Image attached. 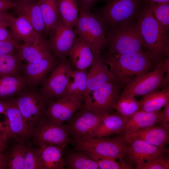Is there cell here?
<instances>
[{
    "mask_svg": "<svg viewBox=\"0 0 169 169\" xmlns=\"http://www.w3.org/2000/svg\"><path fill=\"white\" fill-rule=\"evenodd\" d=\"M103 59L110 65V71L115 78L126 84L152 70L160 61L146 50L124 54H109Z\"/></svg>",
    "mask_w": 169,
    "mask_h": 169,
    "instance_id": "6da1fadb",
    "label": "cell"
},
{
    "mask_svg": "<svg viewBox=\"0 0 169 169\" xmlns=\"http://www.w3.org/2000/svg\"><path fill=\"white\" fill-rule=\"evenodd\" d=\"M137 17L146 50L159 60L169 57L168 31L156 19L147 4L141 7Z\"/></svg>",
    "mask_w": 169,
    "mask_h": 169,
    "instance_id": "7a4b0ae2",
    "label": "cell"
},
{
    "mask_svg": "<svg viewBox=\"0 0 169 169\" xmlns=\"http://www.w3.org/2000/svg\"><path fill=\"white\" fill-rule=\"evenodd\" d=\"M106 39L110 54H124L144 51L145 44L137 16L109 30Z\"/></svg>",
    "mask_w": 169,
    "mask_h": 169,
    "instance_id": "3957f363",
    "label": "cell"
},
{
    "mask_svg": "<svg viewBox=\"0 0 169 169\" xmlns=\"http://www.w3.org/2000/svg\"><path fill=\"white\" fill-rule=\"evenodd\" d=\"M70 143L78 151L90 152L115 159L119 158L121 163L129 164L124 161L127 142L124 137L112 139L92 137L73 138H70Z\"/></svg>",
    "mask_w": 169,
    "mask_h": 169,
    "instance_id": "277c9868",
    "label": "cell"
},
{
    "mask_svg": "<svg viewBox=\"0 0 169 169\" xmlns=\"http://www.w3.org/2000/svg\"><path fill=\"white\" fill-rule=\"evenodd\" d=\"M79 8V18L74 30L77 36L89 46L94 55H100L107 44L106 30L96 15Z\"/></svg>",
    "mask_w": 169,
    "mask_h": 169,
    "instance_id": "5b68a950",
    "label": "cell"
},
{
    "mask_svg": "<svg viewBox=\"0 0 169 169\" xmlns=\"http://www.w3.org/2000/svg\"><path fill=\"white\" fill-rule=\"evenodd\" d=\"M141 0H107L96 15L105 30L110 29L137 17Z\"/></svg>",
    "mask_w": 169,
    "mask_h": 169,
    "instance_id": "8992f818",
    "label": "cell"
},
{
    "mask_svg": "<svg viewBox=\"0 0 169 169\" xmlns=\"http://www.w3.org/2000/svg\"><path fill=\"white\" fill-rule=\"evenodd\" d=\"M126 85L115 78L85 96L84 108L104 115L110 114Z\"/></svg>",
    "mask_w": 169,
    "mask_h": 169,
    "instance_id": "52a82bcc",
    "label": "cell"
},
{
    "mask_svg": "<svg viewBox=\"0 0 169 169\" xmlns=\"http://www.w3.org/2000/svg\"><path fill=\"white\" fill-rule=\"evenodd\" d=\"M16 103L33 133L39 120L45 116L48 101L36 88L27 87L14 98Z\"/></svg>",
    "mask_w": 169,
    "mask_h": 169,
    "instance_id": "ba28073f",
    "label": "cell"
},
{
    "mask_svg": "<svg viewBox=\"0 0 169 169\" xmlns=\"http://www.w3.org/2000/svg\"><path fill=\"white\" fill-rule=\"evenodd\" d=\"M169 72V58L161 60L153 69L126 84L120 96L144 95L166 86L165 74Z\"/></svg>",
    "mask_w": 169,
    "mask_h": 169,
    "instance_id": "9c48e42d",
    "label": "cell"
},
{
    "mask_svg": "<svg viewBox=\"0 0 169 169\" xmlns=\"http://www.w3.org/2000/svg\"><path fill=\"white\" fill-rule=\"evenodd\" d=\"M6 114L4 138L11 139L16 142H24L32 137V133L22 116L16 103L14 98L0 99Z\"/></svg>",
    "mask_w": 169,
    "mask_h": 169,
    "instance_id": "30bf717a",
    "label": "cell"
},
{
    "mask_svg": "<svg viewBox=\"0 0 169 169\" xmlns=\"http://www.w3.org/2000/svg\"><path fill=\"white\" fill-rule=\"evenodd\" d=\"M66 125L57 123L45 117L37 123L33 133V142L39 146H66L70 138Z\"/></svg>",
    "mask_w": 169,
    "mask_h": 169,
    "instance_id": "8fae6325",
    "label": "cell"
},
{
    "mask_svg": "<svg viewBox=\"0 0 169 169\" xmlns=\"http://www.w3.org/2000/svg\"><path fill=\"white\" fill-rule=\"evenodd\" d=\"M49 33L50 38L48 41L51 52L61 61L67 60L77 38L73 28L65 23L60 16Z\"/></svg>",
    "mask_w": 169,
    "mask_h": 169,
    "instance_id": "7c38bea8",
    "label": "cell"
},
{
    "mask_svg": "<svg viewBox=\"0 0 169 169\" xmlns=\"http://www.w3.org/2000/svg\"><path fill=\"white\" fill-rule=\"evenodd\" d=\"M72 69L67 60L58 64L42 84L41 94L48 101L60 99L65 94Z\"/></svg>",
    "mask_w": 169,
    "mask_h": 169,
    "instance_id": "4fadbf2b",
    "label": "cell"
},
{
    "mask_svg": "<svg viewBox=\"0 0 169 169\" xmlns=\"http://www.w3.org/2000/svg\"><path fill=\"white\" fill-rule=\"evenodd\" d=\"M125 139L127 142L126 156L129 164L135 165L136 168L169 152L168 149L165 146L152 145L138 138Z\"/></svg>",
    "mask_w": 169,
    "mask_h": 169,
    "instance_id": "5bb4252c",
    "label": "cell"
},
{
    "mask_svg": "<svg viewBox=\"0 0 169 169\" xmlns=\"http://www.w3.org/2000/svg\"><path fill=\"white\" fill-rule=\"evenodd\" d=\"M84 99L74 95H66L55 101H48L45 117L62 124L70 120L75 113L82 107Z\"/></svg>",
    "mask_w": 169,
    "mask_h": 169,
    "instance_id": "9a60e30c",
    "label": "cell"
},
{
    "mask_svg": "<svg viewBox=\"0 0 169 169\" xmlns=\"http://www.w3.org/2000/svg\"><path fill=\"white\" fill-rule=\"evenodd\" d=\"M105 115L84 108L66 125L69 135L73 138L91 137Z\"/></svg>",
    "mask_w": 169,
    "mask_h": 169,
    "instance_id": "2e32d148",
    "label": "cell"
},
{
    "mask_svg": "<svg viewBox=\"0 0 169 169\" xmlns=\"http://www.w3.org/2000/svg\"><path fill=\"white\" fill-rule=\"evenodd\" d=\"M56 57L53 54L36 63L23 64L21 73L25 79L27 86L36 88L42 84L48 74L57 65Z\"/></svg>",
    "mask_w": 169,
    "mask_h": 169,
    "instance_id": "e0dca14e",
    "label": "cell"
},
{
    "mask_svg": "<svg viewBox=\"0 0 169 169\" xmlns=\"http://www.w3.org/2000/svg\"><path fill=\"white\" fill-rule=\"evenodd\" d=\"M89 67L87 73L86 95L101 87L115 78L108 69L100 55H94L93 62Z\"/></svg>",
    "mask_w": 169,
    "mask_h": 169,
    "instance_id": "ac0fdd59",
    "label": "cell"
},
{
    "mask_svg": "<svg viewBox=\"0 0 169 169\" xmlns=\"http://www.w3.org/2000/svg\"><path fill=\"white\" fill-rule=\"evenodd\" d=\"M14 8L18 16L22 17L31 24L39 35L45 33V28L39 7L34 0H19L15 2Z\"/></svg>",
    "mask_w": 169,
    "mask_h": 169,
    "instance_id": "d6986e66",
    "label": "cell"
},
{
    "mask_svg": "<svg viewBox=\"0 0 169 169\" xmlns=\"http://www.w3.org/2000/svg\"><path fill=\"white\" fill-rule=\"evenodd\" d=\"M8 24L12 37L16 43L23 41L25 44L31 43L36 42L42 38L29 22L22 17L16 18L10 15Z\"/></svg>",
    "mask_w": 169,
    "mask_h": 169,
    "instance_id": "ffe728a7",
    "label": "cell"
},
{
    "mask_svg": "<svg viewBox=\"0 0 169 169\" xmlns=\"http://www.w3.org/2000/svg\"><path fill=\"white\" fill-rule=\"evenodd\" d=\"M18 50L21 60L27 63H36L53 55L48 41L42 38L35 42L20 45Z\"/></svg>",
    "mask_w": 169,
    "mask_h": 169,
    "instance_id": "44dd1931",
    "label": "cell"
},
{
    "mask_svg": "<svg viewBox=\"0 0 169 169\" xmlns=\"http://www.w3.org/2000/svg\"><path fill=\"white\" fill-rule=\"evenodd\" d=\"M66 146H39V169H64L65 164L63 151Z\"/></svg>",
    "mask_w": 169,
    "mask_h": 169,
    "instance_id": "7402d4cb",
    "label": "cell"
},
{
    "mask_svg": "<svg viewBox=\"0 0 169 169\" xmlns=\"http://www.w3.org/2000/svg\"><path fill=\"white\" fill-rule=\"evenodd\" d=\"M124 137L138 138L152 145L165 146L169 143V130L160 125H153L139 129Z\"/></svg>",
    "mask_w": 169,
    "mask_h": 169,
    "instance_id": "603a6c76",
    "label": "cell"
},
{
    "mask_svg": "<svg viewBox=\"0 0 169 169\" xmlns=\"http://www.w3.org/2000/svg\"><path fill=\"white\" fill-rule=\"evenodd\" d=\"M161 111L149 112L141 110L137 112L125 123L122 132L124 136L140 129L150 127L158 123Z\"/></svg>",
    "mask_w": 169,
    "mask_h": 169,
    "instance_id": "cb8c5ba5",
    "label": "cell"
},
{
    "mask_svg": "<svg viewBox=\"0 0 169 169\" xmlns=\"http://www.w3.org/2000/svg\"><path fill=\"white\" fill-rule=\"evenodd\" d=\"M69 56L76 70L80 71H85L89 67L94 57L89 46L77 36Z\"/></svg>",
    "mask_w": 169,
    "mask_h": 169,
    "instance_id": "d4e9b609",
    "label": "cell"
},
{
    "mask_svg": "<svg viewBox=\"0 0 169 169\" xmlns=\"http://www.w3.org/2000/svg\"><path fill=\"white\" fill-rule=\"evenodd\" d=\"M129 119L118 114L106 115L91 137L102 138L113 134L120 133Z\"/></svg>",
    "mask_w": 169,
    "mask_h": 169,
    "instance_id": "484cf974",
    "label": "cell"
},
{
    "mask_svg": "<svg viewBox=\"0 0 169 169\" xmlns=\"http://www.w3.org/2000/svg\"><path fill=\"white\" fill-rule=\"evenodd\" d=\"M140 110L149 112L160 110L169 102V87L161 90H155L143 95Z\"/></svg>",
    "mask_w": 169,
    "mask_h": 169,
    "instance_id": "4316f807",
    "label": "cell"
},
{
    "mask_svg": "<svg viewBox=\"0 0 169 169\" xmlns=\"http://www.w3.org/2000/svg\"><path fill=\"white\" fill-rule=\"evenodd\" d=\"M26 87L22 75L0 78V99L17 96Z\"/></svg>",
    "mask_w": 169,
    "mask_h": 169,
    "instance_id": "83f0119b",
    "label": "cell"
},
{
    "mask_svg": "<svg viewBox=\"0 0 169 169\" xmlns=\"http://www.w3.org/2000/svg\"><path fill=\"white\" fill-rule=\"evenodd\" d=\"M86 92L87 73L85 71L72 69L64 96L74 95L84 100Z\"/></svg>",
    "mask_w": 169,
    "mask_h": 169,
    "instance_id": "f1b7e54d",
    "label": "cell"
},
{
    "mask_svg": "<svg viewBox=\"0 0 169 169\" xmlns=\"http://www.w3.org/2000/svg\"><path fill=\"white\" fill-rule=\"evenodd\" d=\"M45 28V33H49L60 17L57 0H38Z\"/></svg>",
    "mask_w": 169,
    "mask_h": 169,
    "instance_id": "f546056e",
    "label": "cell"
},
{
    "mask_svg": "<svg viewBox=\"0 0 169 169\" xmlns=\"http://www.w3.org/2000/svg\"><path fill=\"white\" fill-rule=\"evenodd\" d=\"M60 16L66 24L73 28L78 22L79 8L78 0H57Z\"/></svg>",
    "mask_w": 169,
    "mask_h": 169,
    "instance_id": "4dcf8cb0",
    "label": "cell"
},
{
    "mask_svg": "<svg viewBox=\"0 0 169 169\" xmlns=\"http://www.w3.org/2000/svg\"><path fill=\"white\" fill-rule=\"evenodd\" d=\"M21 61L17 54L0 55V78L22 75Z\"/></svg>",
    "mask_w": 169,
    "mask_h": 169,
    "instance_id": "1f68e13d",
    "label": "cell"
},
{
    "mask_svg": "<svg viewBox=\"0 0 169 169\" xmlns=\"http://www.w3.org/2000/svg\"><path fill=\"white\" fill-rule=\"evenodd\" d=\"M65 165L71 169H99L97 164L84 152L78 151L69 154L65 160Z\"/></svg>",
    "mask_w": 169,
    "mask_h": 169,
    "instance_id": "d6a6232c",
    "label": "cell"
},
{
    "mask_svg": "<svg viewBox=\"0 0 169 169\" xmlns=\"http://www.w3.org/2000/svg\"><path fill=\"white\" fill-rule=\"evenodd\" d=\"M141 100H138L134 96H120L115 103L114 109L118 114L126 118H129L140 110Z\"/></svg>",
    "mask_w": 169,
    "mask_h": 169,
    "instance_id": "836d02e7",
    "label": "cell"
},
{
    "mask_svg": "<svg viewBox=\"0 0 169 169\" xmlns=\"http://www.w3.org/2000/svg\"><path fill=\"white\" fill-rule=\"evenodd\" d=\"M146 3L156 19L169 31V2H149Z\"/></svg>",
    "mask_w": 169,
    "mask_h": 169,
    "instance_id": "e575fe53",
    "label": "cell"
},
{
    "mask_svg": "<svg viewBox=\"0 0 169 169\" xmlns=\"http://www.w3.org/2000/svg\"><path fill=\"white\" fill-rule=\"evenodd\" d=\"M27 146L24 142H17L14 145L9 156L8 168L23 169V158Z\"/></svg>",
    "mask_w": 169,
    "mask_h": 169,
    "instance_id": "d590c367",
    "label": "cell"
},
{
    "mask_svg": "<svg viewBox=\"0 0 169 169\" xmlns=\"http://www.w3.org/2000/svg\"><path fill=\"white\" fill-rule=\"evenodd\" d=\"M87 154L98 165L101 169H132L130 165L123 164L117 162L115 159L100 156L89 151H83Z\"/></svg>",
    "mask_w": 169,
    "mask_h": 169,
    "instance_id": "8d00e7d4",
    "label": "cell"
},
{
    "mask_svg": "<svg viewBox=\"0 0 169 169\" xmlns=\"http://www.w3.org/2000/svg\"><path fill=\"white\" fill-rule=\"evenodd\" d=\"M23 169H39V149L28 145L24 154Z\"/></svg>",
    "mask_w": 169,
    "mask_h": 169,
    "instance_id": "74e56055",
    "label": "cell"
},
{
    "mask_svg": "<svg viewBox=\"0 0 169 169\" xmlns=\"http://www.w3.org/2000/svg\"><path fill=\"white\" fill-rule=\"evenodd\" d=\"M137 169H168L169 158L166 154L146 162L137 167Z\"/></svg>",
    "mask_w": 169,
    "mask_h": 169,
    "instance_id": "f35d334b",
    "label": "cell"
},
{
    "mask_svg": "<svg viewBox=\"0 0 169 169\" xmlns=\"http://www.w3.org/2000/svg\"><path fill=\"white\" fill-rule=\"evenodd\" d=\"M20 45L14 41H0V55L13 53L15 49H18Z\"/></svg>",
    "mask_w": 169,
    "mask_h": 169,
    "instance_id": "ab89813d",
    "label": "cell"
},
{
    "mask_svg": "<svg viewBox=\"0 0 169 169\" xmlns=\"http://www.w3.org/2000/svg\"><path fill=\"white\" fill-rule=\"evenodd\" d=\"M164 107L163 111L160 114L158 123H159L160 126L169 130V102Z\"/></svg>",
    "mask_w": 169,
    "mask_h": 169,
    "instance_id": "60d3db41",
    "label": "cell"
},
{
    "mask_svg": "<svg viewBox=\"0 0 169 169\" xmlns=\"http://www.w3.org/2000/svg\"><path fill=\"white\" fill-rule=\"evenodd\" d=\"M7 27L6 26L0 25V41H14L10 32L7 30Z\"/></svg>",
    "mask_w": 169,
    "mask_h": 169,
    "instance_id": "b9f144b4",
    "label": "cell"
},
{
    "mask_svg": "<svg viewBox=\"0 0 169 169\" xmlns=\"http://www.w3.org/2000/svg\"><path fill=\"white\" fill-rule=\"evenodd\" d=\"M99 0H78L79 8L90 10Z\"/></svg>",
    "mask_w": 169,
    "mask_h": 169,
    "instance_id": "7bdbcfd3",
    "label": "cell"
},
{
    "mask_svg": "<svg viewBox=\"0 0 169 169\" xmlns=\"http://www.w3.org/2000/svg\"><path fill=\"white\" fill-rule=\"evenodd\" d=\"M16 5L15 2L8 0H0V11L14 8Z\"/></svg>",
    "mask_w": 169,
    "mask_h": 169,
    "instance_id": "ee69618b",
    "label": "cell"
},
{
    "mask_svg": "<svg viewBox=\"0 0 169 169\" xmlns=\"http://www.w3.org/2000/svg\"><path fill=\"white\" fill-rule=\"evenodd\" d=\"M6 11H0V25L8 27V20L10 14Z\"/></svg>",
    "mask_w": 169,
    "mask_h": 169,
    "instance_id": "f6af8a7d",
    "label": "cell"
},
{
    "mask_svg": "<svg viewBox=\"0 0 169 169\" xmlns=\"http://www.w3.org/2000/svg\"><path fill=\"white\" fill-rule=\"evenodd\" d=\"M6 141L4 138L3 134L0 133V155L2 153L3 151L5 148V142Z\"/></svg>",
    "mask_w": 169,
    "mask_h": 169,
    "instance_id": "bcb514c9",
    "label": "cell"
},
{
    "mask_svg": "<svg viewBox=\"0 0 169 169\" xmlns=\"http://www.w3.org/2000/svg\"><path fill=\"white\" fill-rule=\"evenodd\" d=\"M141 1L147 3L149 2H168L169 0H141Z\"/></svg>",
    "mask_w": 169,
    "mask_h": 169,
    "instance_id": "7dc6e473",
    "label": "cell"
},
{
    "mask_svg": "<svg viewBox=\"0 0 169 169\" xmlns=\"http://www.w3.org/2000/svg\"><path fill=\"white\" fill-rule=\"evenodd\" d=\"M2 113L6 115V113L4 107V106L0 101V114Z\"/></svg>",
    "mask_w": 169,
    "mask_h": 169,
    "instance_id": "c3c4849f",
    "label": "cell"
},
{
    "mask_svg": "<svg viewBox=\"0 0 169 169\" xmlns=\"http://www.w3.org/2000/svg\"><path fill=\"white\" fill-rule=\"evenodd\" d=\"M5 130V127L4 124L0 122V131L2 133L3 137Z\"/></svg>",
    "mask_w": 169,
    "mask_h": 169,
    "instance_id": "681fc988",
    "label": "cell"
},
{
    "mask_svg": "<svg viewBox=\"0 0 169 169\" xmlns=\"http://www.w3.org/2000/svg\"><path fill=\"white\" fill-rule=\"evenodd\" d=\"M9 0V1H13H13H14L15 2V1H17L19 0Z\"/></svg>",
    "mask_w": 169,
    "mask_h": 169,
    "instance_id": "f907efd6",
    "label": "cell"
},
{
    "mask_svg": "<svg viewBox=\"0 0 169 169\" xmlns=\"http://www.w3.org/2000/svg\"><path fill=\"white\" fill-rule=\"evenodd\" d=\"M0 133H2L1 131H0ZM2 134H3V133H2Z\"/></svg>",
    "mask_w": 169,
    "mask_h": 169,
    "instance_id": "816d5d0a",
    "label": "cell"
}]
</instances>
